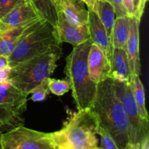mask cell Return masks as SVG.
I'll list each match as a JSON object with an SVG mask.
<instances>
[{"mask_svg":"<svg viewBox=\"0 0 149 149\" xmlns=\"http://www.w3.org/2000/svg\"><path fill=\"white\" fill-rule=\"evenodd\" d=\"M90 109L100 127L111 135L119 149L130 143L127 119L115 93L111 78L97 84V93Z\"/></svg>","mask_w":149,"mask_h":149,"instance_id":"obj_1","label":"cell"},{"mask_svg":"<svg viewBox=\"0 0 149 149\" xmlns=\"http://www.w3.org/2000/svg\"><path fill=\"white\" fill-rule=\"evenodd\" d=\"M98 122L90 109L78 110L49 136L56 149H98Z\"/></svg>","mask_w":149,"mask_h":149,"instance_id":"obj_2","label":"cell"},{"mask_svg":"<svg viewBox=\"0 0 149 149\" xmlns=\"http://www.w3.org/2000/svg\"><path fill=\"white\" fill-rule=\"evenodd\" d=\"M92 45L90 39L74 46L65 59V74L78 110L90 109L97 93V84L92 79L87 66V57Z\"/></svg>","mask_w":149,"mask_h":149,"instance_id":"obj_3","label":"cell"},{"mask_svg":"<svg viewBox=\"0 0 149 149\" xmlns=\"http://www.w3.org/2000/svg\"><path fill=\"white\" fill-rule=\"evenodd\" d=\"M63 55L61 47L23 61L11 68L9 80L26 95L49 78L57 67V61Z\"/></svg>","mask_w":149,"mask_h":149,"instance_id":"obj_4","label":"cell"},{"mask_svg":"<svg viewBox=\"0 0 149 149\" xmlns=\"http://www.w3.org/2000/svg\"><path fill=\"white\" fill-rule=\"evenodd\" d=\"M61 42L55 26L40 19L26 29L24 34L9 55V66L17 64L49 49L61 47Z\"/></svg>","mask_w":149,"mask_h":149,"instance_id":"obj_5","label":"cell"},{"mask_svg":"<svg viewBox=\"0 0 149 149\" xmlns=\"http://www.w3.org/2000/svg\"><path fill=\"white\" fill-rule=\"evenodd\" d=\"M115 93L121 102L129 125L130 143L141 144L149 138V121L142 118L132 93L131 81L113 80Z\"/></svg>","mask_w":149,"mask_h":149,"instance_id":"obj_6","label":"cell"},{"mask_svg":"<svg viewBox=\"0 0 149 149\" xmlns=\"http://www.w3.org/2000/svg\"><path fill=\"white\" fill-rule=\"evenodd\" d=\"M1 149H56L49 133L29 129L23 125L2 134Z\"/></svg>","mask_w":149,"mask_h":149,"instance_id":"obj_7","label":"cell"},{"mask_svg":"<svg viewBox=\"0 0 149 149\" xmlns=\"http://www.w3.org/2000/svg\"><path fill=\"white\" fill-rule=\"evenodd\" d=\"M41 18L29 1L26 0L10 10L0 20V31L29 24Z\"/></svg>","mask_w":149,"mask_h":149,"instance_id":"obj_8","label":"cell"},{"mask_svg":"<svg viewBox=\"0 0 149 149\" xmlns=\"http://www.w3.org/2000/svg\"><path fill=\"white\" fill-rule=\"evenodd\" d=\"M56 30L62 42H68L73 46H77L90 39V34L87 24L80 26L71 24L61 10H58Z\"/></svg>","mask_w":149,"mask_h":149,"instance_id":"obj_9","label":"cell"},{"mask_svg":"<svg viewBox=\"0 0 149 149\" xmlns=\"http://www.w3.org/2000/svg\"><path fill=\"white\" fill-rule=\"evenodd\" d=\"M87 27L90 39L94 45H97L104 52L111 65L113 47L103 23L95 11L93 10H88Z\"/></svg>","mask_w":149,"mask_h":149,"instance_id":"obj_10","label":"cell"},{"mask_svg":"<svg viewBox=\"0 0 149 149\" xmlns=\"http://www.w3.org/2000/svg\"><path fill=\"white\" fill-rule=\"evenodd\" d=\"M87 66L92 79L97 84L110 78V63L104 52L93 43L89 51Z\"/></svg>","mask_w":149,"mask_h":149,"instance_id":"obj_11","label":"cell"},{"mask_svg":"<svg viewBox=\"0 0 149 149\" xmlns=\"http://www.w3.org/2000/svg\"><path fill=\"white\" fill-rule=\"evenodd\" d=\"M140 21L135 16L130 19V33L126 45V52L132 75L141 74V59L139 50Z\"/></svg>","mask_w":149,"mask_h":149,"instance_id":"obj_12","label":"cell"},{"mask_svg":"<svg viewBox=\"0 0 149 149\" xmlns=\"http://www.w3.org/2000/svg\"><path fill=\"white\" fill-rule=\"evenodd\" d=\"M27 97L10 80L0 82V105L10 106L16 113L22 114L27 109Z\"/></svg>","mask_w":149,"mask_h":149,"instance_id":"obj_13","label":"cell"},{"mask_svg":"<svg viewBox=\"0 0 149 149\" xmlns=\"http://www.w3.org/2000/svg\"><path fill=\"white\" fill-rule=\"evenodd\" d=\"M83 0H60L58 8L67 20L77 26L87 24L88 21V10Z\"/></svg>","mask_w":149,"mask_h":149,"instance_id":"obj_14","label":"cell"},{"mask_svg":"<svg viewBox=\"0 0 149 149\" xmlns=\"http://www.w3.org/2000/svg\"><path fill=\"white\" fill-rule=\"evenodd\" d=\"M110 78L119 81H131L132 74L125 49L113 48L111 62Z\"/></svg>","mask_w":149,"mask_h":149,"instance_id":"obj_15","label":"cell"},{"mask_svg":"<svg viewBox=\"0 0 149 149\" xmlns=\"http://www.w3.org/2000/svg\"><path fill=\"white\" fill-rule=\"evenodd\" d=\"M39 20H35L24 26L13 28L4 31H0V55L8 58L18 41L25 33L26 29Z\"/></svg>","mask_w":149,"mask_h":149,"instance_id":"obj_16","label":"cell"},{"mask_svg":"<svg viewBox=\"0 0 149 149\" xmlns=\"http://www.w3.org/2000/svg\"><path fill=\"white\" fill-rule=\"evenodd\" d=\"M93 10L98 15L112 44V31L116 17L113 5L109 1H95Z\"/></svg>","mask_w":149,"mask_h":149,"instance_id":"obj_17","label":"cell"},{"mask_svg":"<svg viewBox=\"0 0 149 149\" xmlns=\"http://www.w3.org/2000/svg\"><path fill=\"white\" fill-rule=\"evenodd\" d=\"M130 19L128 15L116 17L112 31V45L113 48L126 50L130 33Z\"/></svg>","mask_w":149,"mask_h":149,"instance_id":"obj_18","label":"cell"},{"mask_svg":"<svg viewBox=\"0 0 149 149\" xmlns=\"http://www.w3.org/2000/svg\"><path fill=\"white\" fill-rule=\"evenodd\" d=\"M41 18L56 26L58 11L52 0H29Z\"/></svg>","mask_w":149,"mask_h":149,"instance_id":"obj_19","label":"cell"},{"mask_svg":"<svg viewBox=\"0 0 149 149\" xmlns=\"http://www.w3.org/2000/svg\"><path fill=\"white\" fill-rule=\"evenodd\" d=\"M131 84H132L134 98L138 107L140 114L142 116V118L149 121L148 111L146 107L145 90H144L143 84L140 79V76L135 75V74L132 75Z\"/></svg>","mask_w":149,"mask_h":149,"instance_id":"obj_20","label":"cell"},{"mask_svg":"<svg viewBox=\"0 0 149 149\" xmlns=\"http://www.w3.org/2000/svg\"><path fill=\"white\" fill-rule=\"evenodd\" d=\"M0 122L10 125L12 127L23 125L24 119L21 114L16 113L12 108L5 105H0Z\"/></svg>","mask_w":149,"mask_h":149,"instance_id":"obj_21","label":"cell"},{"mask_svg":"<svg viewBox=\"0 0 149 149\" xmlns=\"http://www.w3.org/2000/svg\"><path fill=\"white\" fill-rule=\"evenodd\" d=\"M48 87L52 94L61 96L71 90V84L68 79H55L49 77L48 78Z\"/></svg>","mask_w":149,"mask_h":149,"instance_id":"obj_22","label":"cell"},{"mask_svg":"<svg viewBox=\"0 0 149 149\" xmlns=\"http://www.w3.org/2000/svg\"><path fill=\"white\" fill-rule=\"evenodd\" d=\"M49 93L50 92L48 87V79H47L31 92V100L33 102H42L47 98Z\"/></svg>","mask_w":149,"mask_h":149,"instance_id":"obj_23","label":"cell"},{"mask_svg":"<svg viewBox=\"0 0 149 149\" xmlns=\"http://www.w3.org/2000/svg\"><path fill=\"white\" fill-rule=\"evenodd\" d=\"M97 135L100 140L98 149H119L111 135L104 128L99 127Z\"/></svg>","mask_w":149,"mask_h":149,"instance_id":"obj_24","label":"cell"},{"mask_svg":"<svg viewBox=\"0 0 149 149\" xmlns=\"http://www.w3.org/2000/svg\"><path fill=\"white\" fill-rule=\"evenodd\" d=\"M26 0H0V20L14 7Z\"/></svg>","mask_w":149,"mask_h":149,"instance_id":"obj_25","label":"cell"},{"mask_svg":"<svg viewBox=\"0 0 149 149\" xmlns=\"http://www.w3.org/2000/svg\"><path fill=\"white\" fill-rule=\"evenodd\" d=\"M114 8L116 17L127 15L122 0H109Z\"/></svg>","mask_w":149,"mask_h":149,"instance_id":"obj_26","label":"cell"},{"mask_svg":"<svg viewBox=\"0 0 149 149\" xmlns=\"http://www.w3.org/2000/svg\"><path fill=\"white\" fill-rule=\"evenodd\" d=\"M123 1V4L125 5V9H126L127 13L129 17H132L134 16V4L133 0H122Z\"/></svg>","mask_w":149,"mask_h":149,"instance_id":"obj_27","label":"cell"},{"mask_svg":"<svg viewBox=\"0 0 149 149\" xmlns=\"http://www.w3.org/2000/svg\"><path fill=\"white\" fill-rule=\"evenodd\" d=\"M11 68L10 66L0 69V82L9 80Z\"/></svg>","mask_w":149,"mask_h":149,"instance_id":"obj_28","label":"cell"},{"mask_svg":"<svg viewBox=\"0 0 149 149\" xmlns=\"http://www.w3.org/2000/svg\"><path fill=\"white\" fill-rule=\"evenodd\" d=\"M11 126L7 125V124L4 123V122H0V149H1V138H2V134L6 131L12 129Z\"/></svg>","mask_w":149,"mask_h":149,"instance_id":"obj_29","label":"cell"},{"mask_svg":"<svg viewBox=\"0 0 149 149\" xmlns=\"http://www.w3.org/2000/svg\"><path fill=\"white\" fill-rule=\"evenodd\" d=\"M133 4H134V10H135V13H134V16L137 18V20L138 21H140L138 20V13H139V10H140V5H141V0H133Z\"/></svg>","mask_w":149,"mask_h":149,"instance_id":"obj_30","label":"cell"},{"mask_svg":"<svg viewBox=\"0 0 149 149\" xmlns=\"http://www.w3.org/2000/svg\"><path fill=\"white\" fill-rule=\"evenodd\" d=\"M9 66L8 58L3 55H0V69L7 68Z\"/></svg>","mask_w":149,"mask_h":149,"instance_id":"obj_31","label":"cell"},{"mask_svg":"<svg viewBox=\"0 0 149 149\" xmlns=\"http://www.w3.org/2000/svg\"><path fill=\"white\" fill-rule=\"evenodd\" d=\"M148 0H141V5H140V10H139V13H138V20L141 21V19L142 17L143 14L144 9H145L146 4L147 1Z\"/></svg>","mask_w":149,"mask_h":149,"instance_id":"obj_32","label":"cell"},{"mask_svg":"<svg viewBox=\"0 0 149 149\" xmlns=\"http://www.w3.org/2000/svg\"><path fill=\"white\" fill-rule=\"evenodd\" d=\"M122 149H140V144L129 143Z\"/></svg>","mask_w":149,"mask_h":149,"instance_id":"obj_33","label":"cell"},{"mask_svg":"<svg viewBox=\"0 0 149 149\" xmlns=\"http://www.w3.org/2000/svg\"><path fill=\"white\" fill-rule=\"evenodd\" d=\"M140 149H149V138H147L140 144Z\"/></svg>","mask_w":149,"mask_h":149,"instance_id":"obj_34","label":"cell"},{"mask_svg":"<svg viewBox=\"0 0 149 149\" xmlns=\"http://www.w3.org/2000/svg\"><path fill=\"white\" fill-rule=\"evenodd\" d=\"M85 4L87 5L88 10H93L95 4V0H83Z\"/></svg>","mask_w":149,"mask_h":149,"instance_id":"obj_35","label":"cell"},{"mask_svg":"<svg viewBox=\"0 0 149 149\" xmlns=\"http://www.w3.org/2000/svg\"><path fill=\"white\" fill-rule=\"evenodd\" d=\"M52 1H53V3L55 4L56 9L58 10V5H59V3H60V0H52Z\"/></svg>","mask_w":149,"mask_h":149,"instance_id":"obj_36","label":"cell"},{"mask_svg":"<svg viewBox=\"0 0 149 149\" xmlns=\"http://www.w3.org/2000/svg\"><path fill=\"white\" fill-rule=\"evenodd\" d=\"M95 1H109V0H95Z\"/></svg>","mask_w":149,"mask_h":149,"instance_id":"obj_37","label":"cell"}]
</instances>
